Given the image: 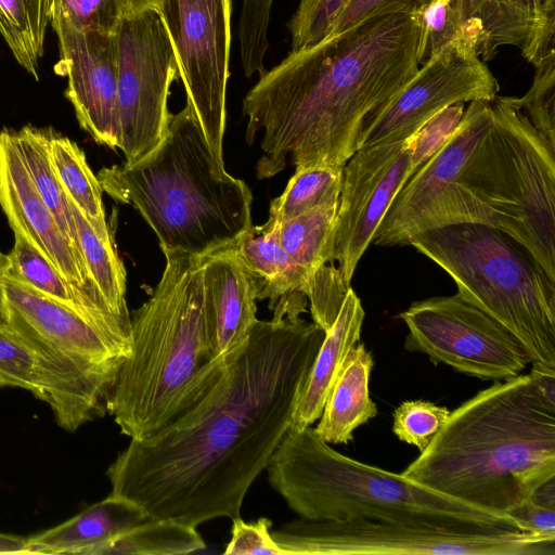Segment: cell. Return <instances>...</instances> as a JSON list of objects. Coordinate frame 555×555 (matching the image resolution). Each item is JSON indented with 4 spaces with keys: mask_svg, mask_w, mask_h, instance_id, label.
<instances>
[{
    "mask_svg": "<svg viewBox=\"0 0 555 555\" xmlns=\"http://www.w3.org/2000/svg\"><path fill=\"white\" fill-rule=\"evenodd\" d=\"M324 335L300 317L258 320L201 401L119 452L106 470L111 493L149 518L194 527L241 516L248 489L291 427Z\"/></svg>",
    "mask_w": 555,
    "mask_h": 555,
    "instance_id": "cell-1",
    "label": "cell"
},
{
    "mask_svg": "<svg viewBox=\"0 0 555 555\" xmlns=\"http://www.w3.org/2000/svg\"><path fill=\"white\" fill-rule=\"evenodd\" d=\"M420 40L415 14L377 15L289 51L258 76L242 101L246 142L261 152L257 178L287 166H344L362 125L418 70Z\"/></svg>",
    "mask_w": 555,
    "mask_h": 555,
    "instance_id": "cell-2",
    "label": "cell"
},
{
    "mask_svg": "<svg viewBox=\"0 0 555 555\" xmlns=\"http://www.w3.org/2000/svg\"><path fill=\"white\" fill-rule=\"evenodd\" d=\"M401 474L507 514L555 477V408L538 396L529 374L495 380L452 411Z\"/></svg>",
    "mask_w": 555,
    "mask_h": 555,
    "instance_id": "cell-3",
    "label": "cell"
},
{
    "mask_svg": "<svg viewBox=\"0 0 555 555\" xmlns=\"http://www.w3.org/2000/svg\"><path fill=\"white\" fill-rule=\"evenodd\" d=\"M163 275L131 318V350L107 413L130 440L149 439L190 411L221 377L204 302L202 258L166 254Z\"/></svg>",
    "mask_w": 555,
    "mask_h": 555,
    "instance_id": "cell-4",
    "label": "cell"
},
{
    "mask_svg": "<svg viewBox=\"0 0 555 555\" xmlns=\"http://www.w3.org/2000/svg\"><path fill=\"white\" fill-rule=\"evenodd\" d=\"M96 177L103 192L139 211L164 255L204 258L235 245L253 225L250 189L214 156L188 103L153 152Z\"/></svg>",
    "mask_w": 555,
    "mask_h": 555,
    "instance_id": "cell-5",
    "label": "cell"
},
{
    "mask_svg": "<svg viewBox=\"0 0 555 555\" xmlns=\"http://www.w3.org/2000/svg\"><path fill=\"white\" fill-rule=\"evenodd\" d=\"M266 470L270 486L287 506L307 519L524 531L506 513L468 504L402 474L348 457L311 426L288 428Z\"/></svg>",
    "mask_w": 555,
    "mask_h": 555,
    "instance_id": "cell-6",
    "label": "cell"
},
{
    "mask_svg": "<svg viewBox=\"0 0 555 555\" xmlns=\"http://www.w3.org/2000/svg\"><path fill=\"white\" fill-rule=\"evenodd\" d=\"M491 122L457 183L485 225L522 246L555 282V147L534 129L516 96L490 101Z\"/></svg>",
    "mask_w": 555,
    "mask_h": 555,
    "instance_id": "cell-7",
    "label": "cell"
},
{
    "mask_svg": "<svg viewBox=\"0 0 555 555\" xmlns=\"http://www.w3.org/2000/svg\"><path fill=\"white\" fill-rule=\"evenodd\" d=\"M411 246L451 276L461 298L511 332L531 364L555 369V282L522 246L478 223L428 231Z\"/></svg>",
    "mask_w": 555,
    "mask_h": 555,
    "instance_id": "cell-8",
    "label": "cell"
},
{
    "mask_svg": "<svg viewBox=\"0 0 555 555\" xmlns=\"http://www.w3.org/2000/svg\"><path fill=\"white\" fill-rule=\"evenodd\" d=\"M8 327L33 350L47 402L60 427L74 433L107 413L126 357L100 328L74 309L7 273Z\"/></svg>",
    "mask_w": 555,
    "mask_h": 555,
    "instance_id": "cell-9",
    "label": "cell"
},
{
    "mask_svg": "<svg viewBox=\"0 0 555 555\" xmlns=\"http://www.w3.org/2000/svg\"><path fill=\"white\" fill-rule=\"evenodd\" d=\"M271 535L284 555H555V535L500 528L300 517Z\"/></svg>",
    "mask_w": 555,
    "mask_h": 555,
    "instance_id": "cell-10",
    "label": "cell"
},
{
    "mask_svg": "<svg viewBox=\"0 0 555 555\" xmlns=\"http://www.w3.org/2000/svg\"><path fill=\"white\" fill-rule=\"evenodd\" d=\"M116 41L118 149L129 165L165 138L172 115L168 99L179 66L159 11L126 15Z\"/></svg>",
    "mask_w": 555,
    "mask_h": 555,
    "instance_id": "cell-11",
    "label": "cell"
},
{
    "mask_svg": "<svg viewBox=\"0 0 555 555\" xmlns=\"http://www.w3.org/2000/svg\"><path fill=\"white\" fill-rule=\"evenodd\" d=\"M491 118L490 102H469L447 143L400 189L374 234L373 244L405 246L428 231L460 223L485 224L475 201L457 183V178Z\"/></svg>",
    "mask_w": 555,
    "mask_h": 555,
    "instance_id": "cell-12",
    "label": "cell"
},
{
    "mask_svg": "<svg viewBox=\"0 0 555 555\" xmlns=\"http://www.w3.org/2000/svg\"><path fill=\"white\" fill-rule=\"evenodd\" d=\"M398 317L408 328L404 348L425 353L434 364L494 382L518 376L531 364L511 332L457 294L414 301Z\"/></svg>",
    "mask_w": 555,
    "mask_h": 555,
    "instance_id": "cell-13",
    "label": "cell"
},
{
    "mask_svg": "<svg viewBox=\"0 0 555 555\" xmlns=\"http://www.w3.org/2000/svg\"><path fill=\"white\" fill-rule=\"evenodd\" d=\"M159 12L176 54L186 103L214 156L224 164L232 0H162Z\"/></svg>",
    "mask_w": 555,
    "mask_h": 555,
    "instance_id": "cell-14",
    "label": "cell"
},
{
    "mask_svg": "<svg viewBox=\"0 0 555 555\" xmlns=\"http://www.w3.org/2000/svg\"><path fill=\"white\" fill-rule=\"evenodd\" d=\"M499 82L476 51L457 37L422 64L411 81L361 128L357 150L403 141L443 108L473 101H492Z\"/></svg>",
    "mask_w": 555,
    "mask_h": 555,
    "instance_id": "cell-15",
    "label": "cell"
},
{
    "mask_svg": "<svg viewBox=\"0 0 555 555\" xmlns=\"http://www.w3.org/2000/svg\"><path fill=\"white\" fill-rule=\"evenodd\" d=\"M410 177L408 139L359 149L345 163L331 262L338 263L346 284Z\"/></svg>",
    "mask_w": 555,
    "mask_h": 555,
    "instance_id": "cell-16",
    "label": "cell"
},
{
    "mask_svg": "<svg viewBox=\"0 0 555 555\" xmlns=\"http://www.w3.org/2000/svg\"><path fill=\"white\" fill-rule=\"evenodd\" d=\"M59 42L56 74L67 77L65 96L92 139L118 149L116 35L80 30L51 16Z\"/></svg>",
    "mask_w": 555,
    "mask_h": 555,
    "instance_id": "cell-17",
    "label": "cell"
},
{
    "mask_svg": "<svg viewBox=\"0 0 555 555\" xmlns=\"http://www.w3.org/2000/svg\"><path fill=\"white\" fill-rule=\"evenodd\" d=\"M0 206L13 232L33 244L68 282L100 294L38 194L17 153L13 130L7 128L0 132Z\"/></svg>",
    "mask_w": 555,
    "mask_h": 555,
    "instance_id": "cell-18",
    "label": "cell"
},
{
    "mask_svg": "<svg viewBox=\"0 0 555 555\" xmlns=\"http://www.w3.org/2000/svg\"><path fill=\"white\" fill-rule=\"evenodd\" d=\"M466 35L483 61L512 46L538 67L555 54V0H456Z\"/></svg>",
    "mask_w": 555,
    "mask_h": 555,
    "instance_id": "cell-19",
    "label": "cell"
},
{
    "mask_svg": "<svg viewBox=\"0 0 555 555\" xmlns=\"http://www.w3.org/2000/svg\"><path fill=\"white\" fill-rule=\"evenodd\" d=\"M204 302L218 358H225L249 337L256 322L257 289L233 248L202 258Z\"/></svg>",
    "mask_w": 555,
    "mask_h": 555,
    "instance_id": "cell-20",
    "label": "cell"
},
{
    "mask_svg": "<svg viewBox=\"0 0 555 555\" xmlns=\"http://www.w3.org/2000/svg\"><path fill=\"white\" fill-rule=\"evenodd\" d=\"M8 256V274L37 292L74 309L113 340L128 357L131 350V321L118 317L104 298L68 282L33 244L14 233Z\"/></svg>",
    "mask_w": 555,
    "mask_h": 555,
    "instance_id": "cell-21",
    "label": "cell"
},
{
    "mask_svg": "<svg viewBox=\"0 0 555 555\" xmlns=\"http://www.w3.org/2000/svg\"><path fill=\"white\" fill-rule=\"evenodd\" d=\"M364 317L361 300L350 287L337 318L325 332L297 399L289 428L301 429L320 418L348 353L360 340Z\"/></svg>",
    "mask_w": 555,
    "mask_h": 555,
    "instance_id": "cell-22",
    "label": "cell"
},
{
    "mask_svg": "<svg viewBox=\"0 0 555 555\" xmlns=\"http://www.w3.org/2000/svg\"><path fill=\"white\" fill-rule=\"evenodd\" d=\"M149 519L133 501L109 493L65 522L27 539L30 554H80Z\"/></svg>",
    "mask_w": 555,
    "mask_h": 555,
    "instance_id": "cell-23",
    "label": "cell"
},
{
    "mask_svg": "<svg viewBox=\"0 0 555 555\" xmlns=\"http://www.w3.org/2000/svg\"><path fill=\"white\" fill-rule=\"evenodd\" d=\"M242 266L254 279L257 300H269L296 313L307 310L308 299L280 241V222L271 218L250 229L233 245Z\"/></svg>",
    "mask_w": 555,
    "mask_h": 555,
    "instance_id": "cell-24",
    "label": "cell"
},
{
    "mask_svg": "<svg viewBox=\"0 0 555 555\" xmlns=\"http://www.w3.org/2000/svg\"><path fill=\"white\" fill-rule=\"evenodd\" d=\"M373 366L371 351L358 343L348 353L314 428L325 442L349 443L353 431L377 415L369 389Z\"/></svg>",
    "mask_w": 555,
    "mask_h": 555,
    "instance_id": "cell-25",
    "label": "cell"
},
{
    "mask_svg": "<svg viewBox=\"0 0 555 555\" xmlns=\"http://www.w3.org/2000/svg\"><path fill=\"white\" fill-rule=\"evenodd\" d=\"M337 205H321L280 222L281 244L305 295L313 274L331 262Z\"/></svg>",
    "mask_w": 555,
    "mask_h": 555,
    "instance_id": "cell-26",
    "label": "cell"
},
{
    "mask_svg": "<svg viewBox=\"0 0 555 555\" xmlns=\"http://www.w3.org/2000/svg\"><path fill=\"white\" fill-rule=\"evenodd\" d=\"M52 132V128L27 125L17 131L13 130L14 143L38 194L52 211L64 236L82 258L69 201L62 190L51 160Z\"/></svg>",
    "mask_w": 555,
    "mask_h": 555,
    "instance_id": "cell-27",
    "label": "cell"
},
{
    "mask_svg": "<svg viewBox=\"0 0 555 555\" xmlns=\"http://www.w3.org/2000/svg\"><path fill=\"white\" fill-rule=\"evenodd\" d=\"M50 155L56 178L68 201L104 235L109 228L102 199V188L91 170L83 151L76 142L53 130Z\"/></svg>",
    "mask_w": 555,
    "mask_h": 555,
    "instance_id": "cell-28",
    "label": "cell"
},
{
    "mask_svg": "<svg viewBox=\"0 0 555 555\" xmlns=\"http://www.w3.org/2000/svg\"><path fill=\"white\" fill-rule=\"evenodd\" d=\"M79 250L90 280L109 308L121 319L131 321L126 300V269L118 256L114 234H100L70 202Z\"/></svg>",
    "mask_w": 555,
    "mask_h": 555,
    "instance_id": "cell-29",
    "label": "cell"
},
{
    "mask_svg": "<svg viewBox=\"0 0 555 555\" xmlns=\"http://www.w3.org/2000/svg\"><path fill=\"white\" fill-rule=\"evenodd\" d=\"M205 547L196 527L173 518H149L87 555H186Z\"/></svg>",
    "mask_w": 555,
    "mask_h": 555,
    "instance_id": "cell-30",
    "label": "cell"
},
{
    "mask_svg": "<svg viewBox=\"0 0 555 555\" xmlns=\"http://www.w3.org/2000/svg\"><path fill=\"white\" fill-rule=\"evenodd\" d=\"M52 0H0V35L15 61L38 79Z\"/></svg>",
    "mask_w": 555,
    "mask_h": 555,
    "instance_id": "cell-31",
    "label": "cell"
},
{
    "mask_svg": "<svg viewBox=\"0 0 555 555\" xmlns=\"http://www.w3.org/2000/svg\"><path fill=\"white\" fill-rule=\"evenodd\" d=\"M343 168L326 165L296 168L284 192L271 201L269 218L283 222L314 207L338 203Z\"/></svg>",
    "mask_w": 555,
    "mask_h": 555,
    "instance_id": "cell-32",
    "label": "cell"
},
{
    "mask_svg": "<svg viewBox=\"0 0 555 555\" xmlns=\"http://www.w3.org/2000/svg\"><path fill=\"white\" fill-rule=\"evenodd\" d=\"M127 0H52L51 16L76 29L116 35L127 15Z\"/></svg>",
    "mask_w": 555,
    "mask_h": 555,
    "instance_id": "cell-33",
    "label": "cell"
},
{
    "mask_svg": "<svg viewBox=\"0 0 555 555\" xmlns=\"http://www.w3.org/2000/svg\"><path fill=\"white\" fill-rule=\"evenodd\" d=\"M451 411L427 400H408L392 414V433L402 442L423 452L450 416Z\"/></svg>",
    "mask_w": 555,
    "mask_h": 555,
    "instance_id": "cell-34",
    "label": "cell"
},
{
    "mask_svg": "<svg viewBox=\"0 0 555 555\" xmlns=\"http://www.w3.org/2000/svg\"><path fill=\"white\" fill-rule=\"evenodd\" d=\"M0 387H18L42 400V385L30 347L8 326H0Z\"/></svg>",
    "mask_w": 555,
    "mask_h": 555,
    "instance_id": "cell-35",
    "label": "cell"
},
{
    "mask_svg": "<svg viewBox=\"0 0 555 555\" xmlns=\"http://www.w3.org/2000/svg\"><path fill=\"white\" fill-rule=\"evenodd\" d=\"M528 92L518 104L534 129L555 147V54L538 67Z\"/></svg>",
    "mask_w": 555,
    "mask_h": 555,
    "instance_id": "cell-36",
    "label": "cell"
},
{
    "mask_svg": "<svg viewBox=\"0 0 555 555\" xmlns=\"http://www.w3.org/2000/svg\"><path fill=\"white\" fill-rule=\"evenodd\" d=\"M349 0H300L287 22L291 51L301 50L322 41Z\"/></svg>",
    "mask_w": 555,
    "mask_h": 555,
    "instance_id": "cell-37",
    "label": "cell"
},
{
    "mask_svg": "<svg viewBox=\"0 0 555 555\" xmlns=\"http://www.w3.org/2000/svg\"><path fill=\"white\" fill-rule=\"evenodd\" d=\"M351 286L346 284L338 268L323 264L311 278L306 289L313 322L326 332L334 323Z\"/></svg>",
    "mask_w": 555,
    "mask_h": 555,
    "instance_id": "cell-38",
    "label": "cell"
},
{
    "mask_svg": "<svg viewBox=\"0 0 555 555\" xmlns=\"http://www.w3.org/2000/svg\"><path fill=\"white\" fill-rule=\"evenodd\" d=\"M463 114L464 103L450 105L435 114L408 139L411 176L447 143Z\"/></svg>",
    "mask_w": 555,
    "mask_h": 555,
    "instance_id": "cell-39",
    "label": "cell"
},
{
    "mask_svg": "<svg viewBox=\"0 0 555 555\" xmlns=\"http://www.w3.org/2000/svg\"><path fill=\"white\" fill-rule=\"evenodd\" d=\"M272 521L260 517L246 522L241 516L232 519L231 539L227 555H284L271 535Z\"/></svg>",
    "mask_w": 555,
    "mask_h": 555,
    "instance_id": "cell-40",
    "label": "cell"
},
{
    "mask_svg": "<svg viewBox=\"0 0 555 555\" xmlns=\"http://www.w3.org/2000/svg\"><path fill=\"white\" fill-rule=\"evenodd\" d=\"M429 1L430 0H349L332 24L326 37L340 34L377 15L397 12L413 14Z\"/></svg>",
    "mask_w": 555,
    "mask_h": 555,
    "instance_id": "cell-41",
    "label": "cell"
},
{
    "mask_svg": "<svg viewBox=\"0 0 555 555\" xmlns=\"http://www.w3.org/2000/svg\"><path fill=\"white\" fill-rule=\"evenodd\" d=\"M507 514L524 531L555 535V509L538 504L530 498L511 508Z\"/></svg>",
    "mask_w": 555,
    "mask_h": 555,
    "instance_id": "cell-42",
    "label": "cell"
},
{
    "mask_svg": "<svg viewBox=\"0 0 555 555\" xmlns=\"http://www.w3.org/2000/svg\"><path fill=\"white\" fill-rule=\"evenodd\" d=\"M529 377L538 396L555 408V369L532 364Z\"/></svg>",
    "mask_w": 555,
    "mask_h": 555,
    "instance_id": "cell-43",
    "label": "cell"
},
{
    "mask_svg": "<svg viewBox=\"0 0 555 555\" xmlns=\"http://www.w3.org/2000/svg\"><path fill=\"white\" fill-rule=\"evenodd\" d=\"M0 554H30L27 539L0 533Z\"/></svg>",
    "mask_w": 555,
    "mask_h": 555,
    "instance_id": "cell-44",
    "label": "cell"
},
{
    "mask_svg": "<svg viewBox=\"0 0 555 555\" xmlns=\"http://www.w3.org/2000/svg\"><path fill=\"white\" fill-rule=\"evenodd\" d=\"M8 256L0 251V326L8 325V307L4 289V279L8 272Z\"/></svg>",
    "mask_w": 555,
    "mask_h": 555,
    "instance_id": "cell-45",
    "label": "cell"
},
{
    "mask_svg": "<svg viewBox=\"0 0 555 555\" xmlns=\"http://www.w3.org/2000/svg\"><path fill=\"white\" fill-rule=\"evenodd\" d=\"M128 14H134L144 10H156L159 11L162 7V0H127Z\"/></svg>",
    "mask_w": 555,
    "mask_h": 555,
    "instance_id": "cell-46",
    "label": "cell"
}]
</instances>
